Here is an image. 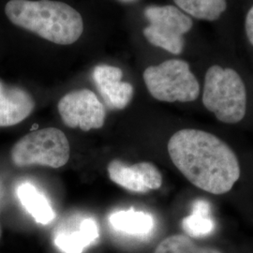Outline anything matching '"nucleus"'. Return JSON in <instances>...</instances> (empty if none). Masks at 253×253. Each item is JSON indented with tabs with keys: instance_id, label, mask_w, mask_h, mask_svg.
<instances>
[{
	"instance_id": "7",
	"label": "nucleus",
	"mask_w": 253,
	"mask_h": 253,
	"mask_svg": "<svg viewBox=\"0 0 253 253\" xmlns=\"http://www.w3.org/2000/svg\"><path fill=\"white\" fill-rule=\"evenodd\" d=\"M57 109L64 124L84 131L99 129L105 122L106 111L97 95L89 89L74 90L58 101Z\"/></svg>"
},
{
	"instance_id": "6",
	"label": "nucleus",
	"mask_w": 253,
	"mask_h": 253,
	"mask_svg": "<svg viewBox=\"0 0 253 253\" xmlns=\"http://www.w3.org/2000/svg\"><path fill=\"white\" fill-rule=\"evenodd\" d=\"M148 26L144 36L149 43L172 54H180L185 47L184 36L193 27L192 19L176 6L153 5L145 9Z\"/></svg>"
},
{
	"instance_id": "16",
	"label": "nucleus",
	"mask_w": 253,
	"mask_h": 253,
	"mask_svg": "<svg viewBox=\"0 0 253 253\" xmlns=\"http://www.w3.org/2000/svg\"><path fill=\"white\" fill-rule=\"evenodd\" d=\"M154 253H221L213 248L199 247L189 236L171 235L162 241Z\"/></svg>"
},
{
	"instance_id": "15",
	"label": "nucleus",
	"mask_w": 253,
	"mask_h": 253,
	"mask_svg": "<svg viewBox=\"0 0 253 253\" xmlns=\"http://www.w3.org/2000/svg\"><path fill=\"white\" fill-rule=\"evenodd\" d=\"M184 231L191 237H203L210 235L215 229L211 217L210 205L207 201L197 200L192 205L190 215L182 221Z\"/></svg>"
},
{
	"instance_id": "18",
	"label": "nucleus",
	"mask_w": 253,
	"mask_h": 253,
	"mask_svg": "<svg viewBox=\"0 0 253 253\" xmlns=\"http://www.w3.org/2000/svg\"><path fill=\"white\" fill-rule=\"evenodd\" d=\"M121 2H124V3H129V2H132V1H135V0H119Z\"/></svg>"
},
{
	"instance_id": "19",
	"label": "nucleus",
	"mask_w": 253,
	"mask_h": 253,
	"mask_svg": "<svg viewBox=\"0 0 253 253\" xmlns=\"http://www.w3.org/2000/svg\"><path fill=\"white\" fill-rule=\"evenodd\" d=\"M0 236H1V228H0Z\"/></svg>"
},
{
	"instance_id": "1",
	"label": "nucleus",
	"mask_w": 253,
	"mask_h": 253,
	"mask_svg": "<svg viewBox=\"0 0 253 253\" xmlns=\"http://www.w3.org/2000/svg\"><path fill=\"white\" fill-rule=\"evenodd\" d=\"M168 153L181 173L201 190L224 194L240 177V166L235 152L217 136L184 128L168 143Z\"/></svg>"
},
{
	"instance_id": "14",
	"label": "nucleus",
	"mask_w": 253,
	"mask_h": 253,
	"mask_svg": "<svg viewBox=\"0 0 253 253\" xmlns=\"http://www.w3.org/2000/svg\"><path fill=\"white\" fill-rule=\"evenodd\" d=\"M176 7L190 18L215 22L226 11L227 0H173Z\"/></svg>"
},
{
	"instance_id": "17",
	"label": "nucleus",
	"mask_w": 253,
	"mask_h": 253,
	"mask_svg": "<svg viewBox=\"0 0 253 253\" xmlns=\"http://www.w3.org/2000/svg\"><path fill=\"white\" fill-rule=\"evenodd\" d=\"M244 27L247 39L249 42L253 46V5L246 14Z\"/></svg>"
},
{
	"instance_id": "4",
	"label": "nucleus",
	"mask_w": 253,
	"mask_h": 253,
	"mask_svg": "<svg viewBox=\"0 0 253 253\" xmlns=\"http://www.w3.org/2000/svg\"><path fill=\"white\" fill-rule=\"evenodd\" d=\"M143 77L150 95L160 101L190 102L199 97V82L184 60L169 59L150 66Z\"/></svg>"
},
{
	"instance_id": "2",
	"label": "nucleus",
	"mask_w": 253,
	"mask_h": 253,
	"mask_svg": "<svg viewBox=\"0 0 253 253\" xmlns=\"http://www.w3.org/2000/svg\"><path fill=\"white\" fill-rule=\"evenodd\" d=\"M5 13L16 27L59 45L73 44L84 32L81 14L59 1L9 0Z\"/></svg>"
},
{
	"instance_id": "12",
	"label": "nucleus",
	"mask_w": 253,
	"mask_h": 253,
	"mask_svg": "<svg viewBox=\"0 0 253 253\" xmlns=\"http://www.w3.org/2000/svg\"><path fill=\"white\" fill-rule=\"evenodd\" d=\"M109 223L118 233L136 237L150 235L155 227L153 216L133 208L118 210L109 216Z\"/></svg>"
},
{
	"instance_id": "13",
	"label": "nucleus",
	"mask_w": 253,
	"mask_h": 253,
	"mask_svg": "<svg viewBox=\"0 0 253 253\" xmlns=\"http://www.w3.org/2000/svg\"><path fill=\"white\" fill-rule=\"evenodd\" d=\"M17 196L22 206L38 223L47 225L54 220L55 214L50 202L33 184L22 183L17 188Z\"/></svg>"
},
{
	"instance_id": "3",
	"label": "nucleus",
	"mask_w": 253,
	"mask_h": 253,
	"mask_svg": "<svg viewBox=\"0 0 253 253\" xmlns=\"http://www.w3.org/2000/svg\"><path fill=\"white\" fill-rule=\"evenodd\" d=\"M203 103L217 120L236 124L247 112V90L239 73L231 68L211 66L205 76Z\"/></svg>"
},
{
	"instance_id": "10",
	"label": "nucleus",
	"mask_w": 253,
	"mask_h": 253,
	"mask_svg": "<svg viewBox=\"0 0 253 253\" xmlns=\"http://www.w3.org/2000/svg\"><path fill=\"white\" fill-rule=\"evenodd\" d=\"M35 101L27 90L0 81V126L17 125L28 118Z\"/></svg>"
},
{
	"instance_id": "5",
	"label": "nucleus",
	"mask_w": 253,
	"mask_h": 253,
	"mask_svg": "<svg viewBox=\"0 0 253 253\" xmlns=\"http://www.w3.org/2000/svg\"><path fill=\"white\" fill-rule=\"evenodd\" d=\"M70 156L69 140L56 127H45L28 133L10 151L11 162L18 167L42 165L56 169L66 165Z\"/></svg>"
},
{
	"instance_id": "9",
	"label": "nucleus",
	"mask_w": 253,
	"mask_h": 253,
	"mask_svg": "<svg viewBox=\"0 0 253 253\" xmlns=\"http://www.w3.org/2000/svg\"><path fill=\"white\" fill-rule=\"evenodd\" d=\"M121 69L107 64L94 68L92 78L106 106L111 110L126 108L132 100L134 89L131 84L122 82Z\"/></svg>"
},
{
	"instance_id": "11",
	"label": "nucleus",
	"mask_w": 253,
	"mask_h": 253,
	"mask_svg": "<svg viewBox=\"0 0 253 253\" xmlns=\"http://www.w3.org/2000/svg\"><path fill=\"white\" fill-rule=\"evenodd\" d=\"M100 236L97 221L84 217L76 228H60L54 235L55 247L63 253H82L94 244Z\"/></svg>"
},
{
	"instance_id": "8",
	"label": "nucleus",
	"mask_w": 253,
	"mask_h": 253,
	"mask_svg": "<svg viewBox=\"0 0 253 253\" xmlns=\"http://www.w3.org/2000/svg\"><path fill=\"white\" fill-rule=\"evenodd\" d=\"M107 171L111 180L132 192L145 193L159 190L163 185V175L153 163L144 162L127 165L114 160L109 163Z\"/></svg>"
}]
</instances>
